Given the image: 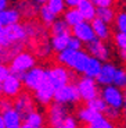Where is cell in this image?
<instances>
[{
    "mask_svg": "<svg viewBox=\"0 0 126 128\" xmlns=\"http://www.w3.org/2000/svg\"><path fill=\"white\" fill-rule=\"evenodd\" d=\"M89 60V54L85 50H71V49H65V50L60 52L57 54V61L58 66L72 70L78 74H83V70L86 67V63Z\"/></svg>",
    "mask_w": 126,
    "mask_h": 128,
    "instance_id": "cell-1",
    "label": "cell"
},
{
    "mask_svg": "<svg viewBox=\"0 0 126 128\" xmlns=\"http://www.w3.org/2000/svg\"><path fill=\"white\" fill-rule=\"evenodd\" d=\"M36 66V57L31 52L22 50L17 56H14L10 60V72L21 78L26 71H29L32 67Z\"/></svg>",
    "mask_w": 126,
    "mask_h": 128,
    "instance_id": "cell-2",
    "label": "cell"
},
{
    "mask_svg": "<svg viewBox=\"0 0 126 128\" xmlns=\"http://www.w3.org/2000/svg\"><path fill=\"white\" fill-rule=\"evenodd\" d=\"M26 32L22 24H14V25L6 26L0 32V48H8L14 43H24L26 40Z\"/></svg>",
    "mask_w": 126,
    "mask_h": 128,
    "instance_id": "cell-3",
    "label": "cell"
},
{
    "mask_svg": "<svg viewBox=\"0 0 126 128\" xmlns=\"http://www.w3.org/2000/svg\"><path fill=\"white\" fill-rule=\"evenodd\" d=\"M100 98L104 100L107 107H112L117 110H122L125 107V93L122 89L114 86V85L103 86Z\"/></svg>",
    "mask_w": 126,
    "mask_h": 128,
    "instance_id": "cell-4",
    "label": "cell"
},
{
    "mask_svg": "<svg viewBox=\"0 0 126 128\" xmlns=\"http://www.w3.org/2000/svg\"><path fill=\"white\" fill-rule=\"evenodd\" d=\"M75 86L79 95V100L89 102V100L94 99V98H97L100 95V89H98L97 82H96V80H91V78H87V77L79 78V81L76 82Z\"/></svg>",
    "mask_w": 126,
    "mask_h": 128,
    "instance_id": "cell-5",
    "label": "cell"
},
{
    "mask_svg": "<svg viewBox=\"0 0 126 128\" xmlns=\"http://www.w3.org/2000/svg\"><path fill=\"white\" fill-rule=\"evenodd\" d=\"M53 100L54 103H58V104H63V106L76 104L79 102V95L75 84H68V85H64L61 88H57L54 90Z\"/></svg>",
    "mask_w": 126,
    "mask_h": 128,
    "instance_id": "cell-6",
    "label": "cell"
},
{
    "mask_svg": "<svg viewBox=\"0 0 126 128\" xmlns=\"http://www.w3.org/2000/svg\"><path fill=\"white\" fill-rule=\"evenodd\" d=\"M46 77H47L49 82L53 85L54 89L61 88L64 85L71 84V71L68 68L63 67V66H53L51 68L46 70Z\"/></svg>",
    "mask_w": 126,
    "mask_h": 128,
    "instance_id": "cell-7",
    "label": "cell"
},
{
    "mask_svg": "<svg viewBox=\"0 0 126 128\" xmlns=\"http://www.w3.org/2000/svg\"><path fill=\"white\" fill-rule=\"evenodd\" d=\"M44 80H46V70H44L43 67H39V66L32 67L31 70L26 71V72L21 77L22 86H25L28 90H32V92H33Z\"/></svg>",
    "mask_w": 126,
    "mask_h": 128,
    "instance_id": "cell-8",
    "label": "cell"
},
{
    "mask_svg": "<svg viewBox=\"0 0 126 128\" xmlns=\"http://www.w3.org/2000/svg\"><path fill=\"white\" fill-rule=\"evenodd\" d=\"M13 109L21 116L22 118L28 116L29 113L35 112V99H33V96L28 92H21L18 96L15 98L13 103Z\"/></svg>",
    "mask_w": 126,
    "mask_h": 128,
    "instance_id": "cell-9",
    "label": "cell"
},
{
    "mask_svg": "<svg viewBox=\"0 0 126 128\" xmlns=\"http://www.w3.org/2000/svg\"><path fill=\"white\" fill-rule=\"evenodd\" d=\"M87 46V54L90 57H94L97 60H100L101 63H105V61L110 60L111 57V49L110 46L103 40H98L94 39L93 42H90Z\"/></svg>",
    "mask_w": 126,
    "mask_h": 128,
    "instance_id": "cell-10",
    "label": "cell"
},
{
    "mask_svg": "<svg viewBox=\"0 0 126 128\" xmlns=\"http://www.w3.org/2000/svg\"><path fill=\"white\" fill-rule=\"evenodd\" d=\"M1 86V93L6 96L7 99H15L17 96L22 92V82L21 78L14 75V74H10L8 77L0 84Z\"/></svg>",
    "mask_w": 126,
    "mask_h": 128,
    "instance_id": "cell-11",
    "label": "cell"
},
{
    "mask_svg": "<svg viewBox=\"0 0 126 128\" xmlns=\"http://www.w3.org/2000/svg\"><path fill=\"white\" fill-rule=\"evenodd\" d=\"M54 90H56V89L53 88V85L49 82L47 77H46V80H44L43 82H42L40 85H39L35 90H33V93H35L33 99H35L39 104L47 106V104H50V103L53 102Z\"/></svg>",
    "mask_w": 126,
    "mask_h": 128,
    "instance_id": "cell-12",
    "label": "cell"
},
{
    "mask_svg": "<svg viewBox=\"0 0 126 128\" xmlns=\"http://www.w3.org/2000/svg\"><path fill=\"white\" fill-rule=\"evenodd\" d=\"M71 34H72L73 38H76L82 45L83 43H85V45H89L90 42H93L96 39L90 22H86V21H82V22H79L78 25L72 26V28H71Z\"/></svg>",
    "mask_w": 126,
    "mask_h": 128,
    "instance_id": "cell-13",
    "label": "cell"
},
{
    "mask_svg": "<svg viewBox=\"0 0 126 128\" xmlns=\"http://www.w3.org/2000/svg\"><path fill=\"white\" fill-rule=\"evenodd\" d=\"M68 114V107L58 103L51 102L49 104V110H47V122L50 125V128H56L60 124Z\"/></svg>",
    "mask_w": 126,
    "mask_h": 128,
    "instance_id": "cell-14",
    "label": "cell"
},
{
    "mask_svg": "<svg viewBox=\"0 0 126 128\" xmlns=\"http://www.w3.org/2000/svg\"><path fill=\"white\" fill-rule=\"evenodd\" d=\"M118 67L114 63H110V61H105L101 66L100 74L96 78V82L97 85H101V86H108V85H112L114 82V77H115V72H117Z\"/></svg>",
    "mask_w": 126,
    "mask_h": 128,
    "instance_id": "cell-15",
    "label": "cell"
},
{
    "mask_svg": "<svg viewBox=\"0 0 126 128\" xmlns=\"http://www.w3.org/2000/svg\"><path fill=\"white\" fill-rule=\"evenodd\" d=\"M91 25V29H93V32H94V36L96 39H98V40H108V39L112 36V31H111V26L108 25V24H104L103 21H100V20L94 18L93 21L90 22Z\"/></svg>",
    "mask_w": 126,
    "mask_h": 128,
    "instance_id": "cell-16",
    "label": "cell"
},
{
    "mask_svg": "<svg viewBox=\"0 0 126 128\" xmlns=\"http://www.w3.org/2000/svg\"><path fill=\"white\" fill-rule=\"evenodd\" d=\"M19 20H21V16H19L18 10L15 7H7L6 10L0 13V26L6 28V26L18 24Z\"/></svg>",
    "mask_w": 126,
    "mask_h": 128,
    "instance_id": "cell-17",
    "label": "cell"
},
{
    "mask_svg": "<svg viewBox=\"0 0 126 128\" xmlns=\"http://www.w3.org/2000/svg\"><path fill=\"white\" fill-rule=\"evenodd\" d=\"M24 28H25L26 38L28 39L39 40V39L46 38V31H44V28L42 26L40 22H36V21H31L29 20L26 24H24Z\"/></svg>",
    "mask_w": 126,
    "mask_h": 128,
    "instance_id": "cell-18",
    "label": "cell"
},
{
    "mask_svg": "<svg viewBox=\"0 0 126 128\" xmlns=\"http://www.w3.org/2000/svg\"><path fill=\"white\" fill-rule=\"evenodd\" d=\"M1 118L4 121L6 128H21L22 127V117L11 107V109L1 112Z\"/></svg>",
    "mask_w": 126,
    "mask_h": 128,
    "instance_id": "cell-19",
    "label": "cell"
},
{
    "mask_svg": "<svg viewBox=\"0 0 126 128\" xmlns=\"http://www.w3.org/2000/svg\"><path fill=\"white\" fill-rule=\"evenodd\" d=\"M15 8L18 10V13H19L21 17H25V18L31 20L38 14L39 7L36 6V4L32 3L31 0H19Z\"/></svg>",
    "mask_w": 126,
    "mask_h": 128,
    "instance_id": "cell-20",
    "label": "cell"
},
{
    "mask_svg": "<svg viewBox=\"0 0 126 128\" xmlns=\"http://www.w3.org/2000/svg\"><path fill=\"white\" fill-rule=\"evenodd\" d=\"M76 10L79 11L82 20L86 21V22H91L96 18V7L90 0H83V2H80V4L76 7Z\"/></svg>",
    "mask_w": 126,
    "mask_h": 128,
    "instance_id": "cell-21",
    "label": "cell"
},
{
    "mask_svg": "<svg viewBox=\"0 0 126 128\" xmlns=\"http://www.w3.org/2000/svg\"><path fill=\"white\" fill-rule=\"evenodd\" d=\"M101 66H103V63H101L100 60H97V58L90 57V56H89V60H87V63H86L85 70H83V77H87V78H91V80H96V78H97V75L100 74Z\"/></svg>",
    "mask_w": 126,
    "mask_h": 128,
    "instance_id": "cell-22",
    "label": "cell"
},
{
    "mask_svg": "<svg viewBox=\"0 0 126 128\" xmlns=\"http://www.w3.org/2000/svg\"><path fill=\"white\" fill-rule=\"evenodd\" d=\"M22 120H24V122H22V124L28 125V127H31V128L44 127V116H43V113L38 112V110L29 113V114L25 116Z\"/></svg>",
    "mask_w": 126,
    "mask_h": 128,
    "instance_id": "cell-23",
    "label": "cell"
},
{
    "mask_svg": "<svg viewBox=\"0 0 126 128\" xmlns=\"http://www.w3.org/2000/svg\"><path fill=\"white\" fill-rule=\"evenodd\" d=\"M71 35H58V36H51V39L49 40L51 50L60 53V52L68 49V42H69Z\"/></svg>",
    "mask_w": 126,
    "mask_h": 128,
    "instance_id": "cell-24",
    "label": "cell"
},
{
    "mask_svg": "<svg viewBox=\"0 0 126 128\" xmlns=\"http://www.w3.org/2000/svg\"><path fill=\"white\" fill-rule=\"evenodd\" d=\"M50 34H51V36L71 35V28L66 25V22L63 18H57L56 21L50 25Z\"/></svg>",
    "mask_w": 126,
    "mask_h": 128,
    "instance_id": "cell-25",
    "label": "cell"
},
{
    "mask_svg": "<svg viewBox=\"0 0 126 128\" xmlns=\"http://www.w3.org/2000/svg\"><path fill=\"white\" fill-rule=\"evenodd\" d=\"M117 11L114 10V7H104V8H96V18L103 21L104 24L110 25L111 22H114Z\"/></svg>",
    "mask_w": 126,
    "mask_h": 128,
    "instance_id": "cell-26",
    "label": "cell"
},
{
    "mask_svg": "<svg viewBox=\"0 0 126 128\" xmlns=\"http://www.w3.org/2000/svg\"><path fill=\"white\" fill-rule=\"evenodd\" d=\"M64 21L66 22V25L69 26V28H72V26L78 25L79 22H82L83 20L82 17H80V14H79V11L76 8H68L64 11Z\"/></svg>",
    "mask_w": 126,
    "mask_h": 128,
    "instance_id": "cell-27",
    "label": "cell"
},
{
    "mask_svg": "<svg viewBox=\"0 0 126 128\" xmlns=\"http://www.w3.org/2000/svg\"><path fill=\"white\" fill-rule=\"evenodd\" d=\"M97 116H100V114L91 112V110L89 109V107H86V106L79 107L78 112H76V117H78V120L80 122H83V124H90V122L93 121Z\"/></svg>",
    "mask_w": 126,
    "mask_h": 128,
    "instance_id": "cell-28",
    "label": "cell"
},
{
    "mask_svg": "<svg viewBox=\"0 0 126 128\" xmlns=\"http://www.w3.org/2000/svg\"><path fill=\"white\" fill-rule=\"evenodd\" d=\"M38 14H39V18H40V22L43 24V25H46V26H50L51 24L57 20V17L46 7V4H43V6L39 7Z\"/></svg>",
    "mask_w": 126,
    "mask_h": 128,
    "instance_id": "cell-29",
    "label": "cell"
},
{
    "mask_svg": "<svg viewBox=\"0 0 126 128\" xmlns=\"http://www.w3.org/2000/svg\"><path fill=\"white\" fill-rule=\"evenodd\" d=\"M85 106H86V107H89L91 112L97 113V114H103V113L105 112V109H107V104H105L104 100L100 98V95H98L97 98H94V99L86 102Z\"/></svg>",
    "mask_w": 126,
    "mask_h": 128,
    "instance_id": "cell-30",
    "label": "cell"
},
{
    "mask_svg": "<svg viewBox=\"0 0 126 128\" xmlns=\"http://www.w3.org/2000/svg\"><path fill=\"white\" fill-rule=\"evenodd\" d=\"M46 7L50 10L54 16H60L65 11V2L64 0H47L46 2Z\"/></svg>",
    "mask_w": 126,
    "mask_h": 128,
    "instance_id": "cell-31",
    "label": "cell"
},
{
    "mask_svg": "<svg viewBox=\"0 0 126 128\" xmlns=\"http://www.w3.org/2000/svg\"><path fill=\"white\" fill-rule=\"evenodd\" d=\"M87 128H117L115 124L110 120H107L103 114L97 116L90 124H87Z\"/></svg>",
    "mask_w": 126,
    "mask_h": 128,
    "instance_id": "cell-32",
    "label": "cell"
},
{
    "mask_svg": "<svg viewBox=\"0 0 126 128\" xmlns=\"http://www.w3.org/2000/svg\"><path fill=\"white\" fill-rule=\"evenodd\" d=\"M51 48H50V43H49V40L46 38L43 39H39L38 40V46H36V53H38L39 57H49V56L51 54Z\"/></svg>",
    "mask_w": 126,
    "mask_h": 128,
    "instance_id": "cell-33",
    "label": "cell"
},
{
    "mask_svg": "<svg viewBox=\"0 0 126 128\" xmlns=\"http://www.w3.org/2000/svg\"><path fill=\"white\" fill-rule=\"evenodd\" d=\"M114 24H115L117 32H122V34H125V32H126V13L123 11V10L115 14Z\"/></svg>",
    "mask_w": 126,
    "mask_h": 128,
    "instance_id": "cell-34",
    "label": "cell"
},
{
    "mask_svg": "<svg viewBox=\"0 0 126 128\" xmlns=\"http://www.w3.org/2000/svg\"><path fill=\"white\" fill-rule=\"evenodd\" d=\"M112 85L119 88V89H123V88L126 86V71L123 70V68L118 67L117 72H115V77H114Z\"/></svg>",
    "mask_w": 126,
    "mask_h": 128,
    "instance_id": "cell-35",
    "label": "cell"
},
{
    "mask_svg": "<svg viewBox=\"0 0 126 128\" xmlns=\"http://www.w3.org/2000/svg\"><path fill=\"white\" fill-rule=\"evenodd\" d=\"M114 45L118 48V50H126V34L117 32L114 35Z\"/></svg>",
    "mask_w": 126,
    "mask_h": 128,
    "instance_id": "cell-36",
    "label": "cell"
},
{
    "mask_svg": "<svg viewBox=\"0 0 126 128\" xmlns=\"http://www.w3.org/2000/svg\"><path fill=\"white\" fill-rule=\"evenodd\" d=\"M56 128H79L78 120H76L75 117H72V116H66L65 118L57 125Z\"/></svg>",
    "mask_w": 126,
    "mask_h": 128,
    "instance_id": "cell-37",
    "label": "cell"
},
{
    "mask_svg": "<svg viewBox=\"0 0 126 128\" xmlns=\"http://www.w3.org/2000/svg\"><path fill=\"white\" fill-rule=\"evenodd\" d=\"M103 116H104V117H105L107 120H110V121H115V120L119 118L121 110L112 109V107H107V109H105V112L103 113Z\"/></svg>",
    "mask_w": 126,
    "mask_h": 128,
    "instance_id": "cell-38",
    "label": "cell"
},
{
    "mask_svg": "<svg viewBox=\"0 0 126 128\" xmlns=\"http://www.w3.org/2000/svg\"><path fill=\"white\" fill-rule=\"evenodd\" d=\"M94 4L96 8H104V7H114L115 0H90Z\"/></svg>",
    "mask_w": 126,
    "mask_h": 128,
    "instance_id": "cell-39",
    "label": "cell"
},
{
    "mask_svg": "<svg viewBox=\"0 0 126 128\" xmlns=\"http://www.w3.org/2000/svg\"><path fill=\"white\" fill-rule=\"evenodd\" d=\"M68 49H71V50H82V43H80L76 38H73V36L71 35L69 42H68Z\"/></svg>",
    "mask_w": 126,
    "mask_h": 128,
    "instance_id": "cell-40",
    "label": "cell"
},
{
    "mask_svg": "<svg viewBox=\"0 0 126 128\" xmlns=\"http://www.w3.org/2000/svg\"><path fill=\"white\" fill-rule=\"evenodd\" d=\"M10 74H11V72H10L8 66H7L6 63H0V84L3 82V81L8 77Z\"/></svg>",
    "mask_w": 126,
    "mask_h": 128,
    "instance_id": "cell-41",
    "label": "cell"
},
{
    "mask_svg": "<svg viewBox=\"0 0 126 128\" xmlns=\"http://www.w3.org/2000/svg\"><path fill=\"white\" fill-rule=\"evenodd\" d=\"M11 107H13L11 100L7 99V98H0V112H6V110L11 109Z\"/></svg>",
    "mask_w": 126,
    "mask_h": 128,
    "instance_id": "cell-42",
    "label": "cell"
},
{
    "mask_svg": "<svg viewBox=\"0 0 126 128\" xmlns=\"http://www.w3.org/2000/svg\"><path fill=\"white\" fill-rule=\"evenodd\" d=\"M64 2H65V6H68L69 8H76L83 0H64Z\"/></svg>",
    "mask_w": 126,
    "mask_h": 128,
    "instance_id": "cell-43",
    "label": "cell"
},
{
    "mask_svg": "<svg viewBox=\"0 0 126 128\" xmlns=\"http://www.w3.org/2000/svg\"><path fill=\"white\" fill-rule=\"evenodd\" d=\"M8 4H10V0H0V13L3 10H6L7 7H10Z\"/></svg>",
    "mask_w": 126,
    "mask_h": 128,
    "instance_id": "cell-44",
    "label": "cell"
},
{
    "mask_svg": "<svg viewBox=\"0 0 126 128\" xmlns=\"http://www.w3.org/2000/svg\"><path fill=\"white\" fill-rule=\"evenodd\" d=\"M31 2L33 4H36L38 7H40V6H43V4H46V2H47V0H31Z\"/></svg>",
    "mask_w": 126,
    "mask_h": 128,
    "instance_id": "cell-45",
    "label": "cell"
},
{
    "mask_svg": "<svg viewBox=\"0 0 126 128\" xmlns=\"http://www.w3.org/2000/svg\"><path fill=\"white\" fill-rule=\"evenodd\" d=\"M119 56H121L122 60H125L126 58V50H119Z\"/></svg>",
    "mask_w": 126,
    "mask_h": 128,
    "instance_id": "cell-46",
    "label": "cell"
},
{
    "mask_svg": "<svg viewBox=\"0 0 126 128\" xmlns=\"http://www.w3.org/2000/svg\"><path fill=\"white\" fill-rule=\"evenodd\" d=\"M0 128H6L4 127V121H3V118H1V114H0Z\"/></svg>",
    "mask_w": 126,
    "mask_h": 128,
    "instance_id": "cell-47",
    "label": "cell"
},
{
    "mask_svg": "<svg viewBox=\"0 0 126 128\" xmlns=\"http://www.w3.org/2000/svg\"><path fill=\"white\" fill-rule=\"evenodd\" d=\"M21 128H31V127H28V125H25V124H22ZM38 128H46V127H38Z\"/></svg>",
    "mask_w": 126,
    "mask_h": 128,
    "instance_id": "cell-48",
    "label": "cell"
},
{
    "mask_svg": "<svg viewBox=\"0 0 126 128\" xmlns=\"http://www.w3.org/2000/svg\"><path fill=\"white\" fill-rule=\"evenodd\" d=\"M1 95H3V93H1V86H0V98H1Z\"/></svg>",
    "mask_w": 126,
    "mask_h": 128,
    "instance_id": "cell-49",
    "label": "cell"
},
{
    "mask_svg": "<svg viewBox=\"0 0 126 128\" xmlns=\"http://www.w3.org/2000/svg\"><path fill=\"white\" fill-rule=\"evenodd\" d=\"M0 54H1V48H0Z\"/></svg>",
    "mask_w": 126,
    "mask_h": 128,
    "instance_id": "cell-50",
    "label": "cell"
}]
</instances>
